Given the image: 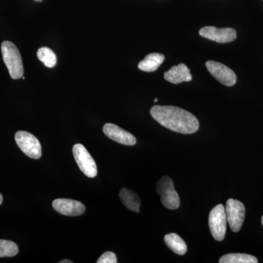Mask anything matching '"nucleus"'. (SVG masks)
<instances>
[{
  "mask_svg": "<svg viewBox=\"0 0 263 263\" xmlns=\"http://www.w3.org/2000/svg\"><path fill=\"white\" fill-rule=\"evenodd\" d=\"M151 115L161 125L181 134H193L200 127L193 114L178 107L155 105L151 109Z\"/></svg>",
  "mask_w": 263,
  "mask_h": 263,
  "instance_id": "f257e3e1",
  "label": "nucleus"
},
{
  "mask_svg": "<svg viewBox=\"0 0 263 263\" xmlns=\"http://www.w3.org/2000/svg\"><path fill=\"white\" fill-rule=\"evenodd\" d=\"M1 50L3 61L9 71L10 77L13 79L23 77V62L20 52L15 45L10 41H4L2 43Z\"/></svg>",
  "mask_w": 263,
  "mask_h": 263,
  "instance_id": "f03ea898",
  "label": "nucleus"
},
{
  "mask_svg": "<svg viewBox=\"0 0 263 263\" xmlns=\"http://www.w3.org/2000/svg\"><path fill=\"white\" fill-rule=\"evenodd\" d=\"M157 193L161 196V202L166 209L176 210L180 206V198L175 190L174 183L169 176H164L157 183Z\"/></svg>",
  "mask_w": 263,
  "mask_h": 263,
  "instance_id": "7ed1b4c3",
  "label": "nucleus"
},
{
  "mask_svg": "<svg viewBox=\"0 0 263 263\" xmlns=\"http://www.w3.org/2000/svg\"><path fill=\"white\" fill-rule=\"evenodd\" d=\"M226 208L222 204L216 205L209 214V224L214 239L221 241L224 239L227 230Z\"/></svg>",
  "mask_w": 263,
  "mask_h": 263,
  "instance_id": "20e7f679",
  "label": "nucleus"
},
{
  "mask_svg": "<svg viewBox=\"0 0 263 263\" xmlns=\"http://www.w3.org/2000/svg\"><path fill=\"white\" fill-rule=\"evenodd\" d=\"M15 140L20 149L30 158L38 160L42 156V147L39 140L31 133L18 131L15 133Z\"/></svg>",
  "mask_w": 263,
  "mask_h": 263,
  "instance_id": "39448f33",
  "label": "nucleus"
},
{
  "mask_svg": "<svg viewBox=\"0 0 263 263\" xmlns=\"http://www.w3.org/2000/svg\"><path fill=\"white\" fill-rule=\"evenodd\" d=\"M74 158L79 168L87 177L95 178L98 175L96 162L82 144L78 143L72 148Z\"/></svg>",
  "mask_w": 263,
  "mask_h": 263,
  "instance_id": "423d86ee",
  "label": "nucleus"
},
{
  "mask_svg": "<svg viewBox=\"0 0 263 263\" xmlns=\"http://www.w3.org/2000/svg\"><path fill=\"white\" fill-rule=\"evenodd\" d=\"M226 212L227 220L232 231H240L245 219V205L238 200L230 198L226 202Z\"/></svg>",
  "mask_w": 263,
  "mask_h": 263,
  "instance_id": "0eeeda50",
  "label": "nucleus"
},
{
  "mask_svg": "<svg viewBox=\"0 0 263 263\" xmlns=\"http://www.w3.org/2000/svg\"><path fill=\"white\" fill-rule=\"evenodd\" d=\"M209 72L221 84L232 86L237 81L236 75L231 69L223 64L214 61H209L205 64Z\"/></svg>",
  "mask_w": 263,
  "mask_h": 263,
  "instance_id": "6e6552de",
  "label": "nucleus"
},
{
  "mask_svg": "<svg viewBox=\"0 0 263 263\" xmlns=\"http://www.w3.org/2000/svg\"><path fill=\"white\" fill-rule=\"evenodd\" d=\"M52 205L59 214L65 216H81L86 211V207L82 202L71 199H56L53 200Z\"/></svg>",
  "mask_w": 263,
  "mask_h": 263,
  "instance_id": "1a4fd4ad",
  "label": "nucleus"
},
{
  "mask_svg": "<svg viewBox=\"0 0 263 263\" xmlns=\"http://www.w3.org/2000/svg\"><path fill=\"white\" fill-rule=\"evenodd\" d=\"M200 35L216 43H226L234 41L237 37L236 31L232 28H216L205 27L200 29Z\"/></svg>",
  "mask_w": 263,
  "mask_h": 263,
  "instance_id": "9d476101",
  "label": "nucleus"
},
{
  "mask_svg": "<svg viewBox=\"0 0 263 263\" xmlns=\"http://www.w3.org/2000/svg\"><path fill=\"white\" fill-rule=\"evenodd\" d=\"M103 133L110 139L125 146H134L137 142L136 137L130 133L110 123L104 125Z\"/></svg>",
  "mask_w": 263,
  "mask_h": 263,
  "instance_id": "9b49d317",
  "label": "nucleus"
},
{
  "mask_svg": "<svg viewBox=\"0 0 263 263\" xmlns=\"http://www.w3.org/2000/svg\"><path fill=\"white\" fill-rule=\"evenodd\" d=\"M164 78L166 81L174 84L189 82L193 80L190 69L183 63L171 67V69L164 74Z\"/></svg>",
  "mask_w": 263,
  "mask_h": 263,
  "instance_id": "f8f14e48",
  "label": "nucleus"
},
{
  "mask_svg": "<svg viewBox=\"0 0 263 263\" xmlns=\"http://www.w3.org/2000/svg\"><path fill=\"white\" fill-rule=\"evenodd\" d=\"M164 60V56L162 53H149L138 64V68L144 72H154L163 63Z\"/></svg>",
  "mask_w": 263,
  "mask_h": 263,
  "instance_id": "ddd939ff",
  "label": "nucleus"
},
{
  "mask_svg": "<svg viewBox=\"0 0 263 263\" xmlns=\"http://www.w3.org/2000/svg\"><path fill=\"white\" fill-rule=\"evenodd\" d=\"M119 197L122 203L129 210L135 212H140L141 206V199L135 192L126 188L122 189L119 193Z\"/></svg>",
  "mask_w": 263,
  "mask_h": 263,
  "instance_id": "4468645a",
  "label": "nucleus"
},
{
  "mask_svg": "<svg viewBox=\"0 0 263 263\" xmlns=\"http://www.w3.org/2000/svg\"><path fill=\"white\" fill-rule=\"evenodd\" d=\"M164 243L174 253L183 255L187 251V247L184 240L176 233H170L164 236Z\"/></svg>",
  "mask_w": 263,
  "mask_h": 263,
  "instance_id": "2eb2a0df",
  "label": "nucleus"
},
{
  "mask_svg": "<svg viewBox=\"0 0 263 263\" xmlns=\"http://www.w3.org/2000/svg\"><path fill=\"white\" fill-rule=\"evenodd\" d=\"M220 263H257L258 259L254 256L247 254L232 253L222 256Z\"/></svg>",
  "mask_w": 263,
  "mask_h": 263,
  "instance_id": "dca6fc26",
  "label": "nucleus"
},
{
  "mask_svg": "<svg viewBox=\"0 0 263 263\" xmlns=\"http://www.w3.org/2000/svg\"><path fill=\"white\" fill-rule=\"evenodd\" d=\"M37 58L49 68L54 67L56 65L57 59L54 52L50 49L49 48L42 47L39 48L37 53Z\"/></svg>",
  "mask_w": 263,
  "mask_h": 263,
  "instance_id": "f3484780",
  "label": "nucleus"
},
{
  "mask_svg": "<svg viewBox=\"0 0 263 263\" xmlns=\"http://www.w3.org/2000/svg\"><path fill=\"white\" fill-rule=\"evenodd\" d=\"M18 253V247L11 240L0 239V257H14Z\"/></svg>",
  "mask_w": 263,
  "mask_h": 263,
  "instance_id": "a211bd4d",
  "label": "nucleus"
},
{
  "mask_svg": "<svg viewBox=\"0 0 263 263\" xmlns=\"http://www.w3.org/2000/svg\"><path fill=\"white\" fill-rule=\"evenodd\" d=\"M117 257L112 252H106L98 259V263H117Z\"/></svg>",
  "mask_w": 263,
  "mask_h": 263,
  "instance_id": "6ab92c4d",
  "label": "nucleus"
},
{
  "mask_svg": "<svg viewBox=\"0 0 263 263\" xmlns=\"http://www.w3.org/2000/svg\"><path fill=\"white\" fill-rule=\"evenodd\" d=\"M72 261L70 259H64V260L60 261V263H72Z\"/></svg>",
  "mask_w": 263,
  "mask_h": 263,
  "instance_id": "aec40b11",
  "label": "nucleus"
},
{
  "mask_svg": "<svg viewBox=\"0 0 263 263\" xmlns=\"http://www.w3.org/2000/svg\"><path fill=\"white\" fill-rule=\"evenodd\" d=\"M3 195H2L1 193H0V205H1L2 203H3Z\"/></svg>",
  "mask_w": 263,
  "mask_h": 263,
  "instance_id": "412c9836",
  "label": "nucleus"
},
{
  "mask_svg": "<svg viewBox=\"0 0 263 263\" xmlns=\"http://www.w3.org/2000/svg\"><path fill=\"white\" fill-rule=\"evenodd\" d=\"M157 101H158V99H157V98L155 99V103H156V102H157Z\"/></svg>",
  "mask_w": 263,
  "mask_h": 263,
  "instance_id": "4be33fe9",
  "label": "nucleus"
},
{
  "mask_svg": "<svg viewBox=\"0 0 263 263\" xmlns=\"http://www.w3.org/2000/svg\"><path fill=\"white\" fill-rule=\"evenodd\" d=\"M34 1H36V2H42L43 0H34Z\"/></svg>",
  "mask_w": 263,
  "mask_h": 263,
  "instance_id": "5701e85b",
  "label": "nucleus"
},
{
  "mask_svg": "<svg viewBox=\"0 0 263 263\" xmlns=\"http://www.w3.org/2000/svg\"><path fill=\"white\" fill-rule=\"evenodd\" d=\"M261 221H262V224L263 226V216H262V219H261Z\"/></svg>",
  "mask_w": 263,
  "mask_h": 263,
  "instance_id": "b1692460",
  "label": "nucleus"
}]
</instances>
